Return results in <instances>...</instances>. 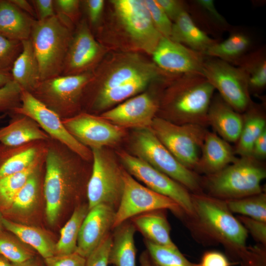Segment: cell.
I'll return each mask as SVG.
<instances>
[{"instance_id":"6f0895ef","label":"cell","mask_w":266,"mask_h":266,"mask_svg":"<svg viewBox=\"0 0 266 266\" xmlns=\"http://www.w3.org/2000/svg\"><path fill=\"white\" fill-rule=\"evenodd\" d=\"M13 264L14 266H45L44 261L36 256L23 262Z\"/></svg>"},{"instance_id":"7c38bea8","label":"cell","mask_w":266,"mask_h":266,"mask_svg":"<svg viewBox=\"0 0 266 266\" xmlns=\"http://www.w3.org/2000/svg\"><path fill=\"white\" fill-rule=\"evenodd\" d=\"M119 157L126 170L135 179L151 190L171 199L186 212L194 214L191 195L186 188L136 156L121 151Z\"/></svg>"},{"instance_id":"816d5d0a","label":"cell","mask_w":266,"mask_h":266,"mask_svg":"<svg viewBox=\"0 0 266 266\" xmlns=\"http://www.w3.org/2000/svg\"><path fill=\"white\" fill-rule=\"evenodd\" d=\"M170 20L174 21L185 10L182 3L175 0H156Z\"/></svg>"},{"instance_id":"4316f807","label":"cell","mask_w":266,"mask_h":266,"mask_svg":"<svg viewBox=\"0 0 266 266\" xmlns=\"http://www.w3.org/2000/svg\"><path fill=\"white\" fill-rule=\"evenodd\" d=\"M158 72L155 67L113 88L100 90L94 102L97 109H102L120 102L142 91L153 79Z\"/></svg>"},{"instance_id":"e0dca14e","label":"cell","mask_w":266,"mask_h":266,"mask_svg":"<svg viewBox=\"0 0 266 266\" xmlns=\"http://www.w3.org/2000/svg\"><path fill=\"white\" fill-rule=\"evenodd\" d=\"M158 108L153 99L143 93L104 112L101 117L123 129H146L151 127Z\"/></svg>"},{"instance_id":"7bdbcfd3","label":"cell","mask_w":266,"mask_h":266,"mask_svg":"<svg viewBox=\"0 0 266 266\" xmlns=\"http://www.w3.org/2000/svg\"><path fill=\"white\" fill-rule=\"evenodd\" d=\"M22 49V42L9 39L0 34V69L11 70Z\"/></svg>"},{"instance_id":"ffe728a7","label":"cell","mask_w":266,"mask_h":266,"mask_svg":"<svg viewBox=\"0 0 266 266\" xmlns=\"http://www.w3.org/2000/svg\"><path fill=\"white\" fill-rule=\"evenodd\" d=\"M237 158L229 142L216 133L207 131L195 169L208 175L213 174L231 164Z\"/></svg>"},{"instance_id":"6da1fadb","label":"cell","mask_w":266,"mask_h":266,"mask_svg":"<svg viewBox=\"0 0 266 266\" xmlns=\"http://www.w3.org/2000/svg\"><path fill=\"white\" fill-rule=\"evenodd\" d=\"M70 25L57 14L35 21L30 39L39 64L40 81L62 75L73 35Z\"/></svg>"},{"instance_id":"ee69618b","label":"cell","mask_w":266,"mask_h":266,"mask_svg":"<svg viewBox=\"0 0 266 266\" xmlns=\"http://www.w3.org/2000/svg\"><path fill=\"white\" fill-rule=\"evenodd\" d=\"M112 242L110 233L87 258L86 266H108V255Z\"/></svg>"},{"instance_id":"f1b7e54d","label":"cell","mask_w":266,"mask_h":266,"mask_svg":"<svg viewBox=\"0 0 266 266\" xmlns=\"http://www.w3.org/2000/svg\"><path fill=\"white\" fill-rule=\"evenodd\" d=\"M174 21L169 38L173 41L203 54L216 42L196 25L186 10Z\"/></svg>"},{"instance_id":"681fc988","label":"cell","mask_w":266,"mask_h":266,"mask_svg":"<svg viewBox=\"0 0 266 266\" xmlns=\"http://www.w3.org/2000/svg\"><path fill=\"white\" fill-rule=\"evenodd\" d=\"M30 1L33 6L37 20L43 21L56 14L54 8V0H32Z\"/></svg>"},{"instance_id":"7a4b0ae2","label":"cell","mask_w":266,"mask_h":266,"mask_svg":"<svg viewBox=\"0 0 266 266\" xmlns=\"http://www.w3.org/2000/svg\"><path fill=\"white\" fill-rule=\"evenodd\" d=\"M214 91L202 74H182L166 99L167 109L175 119L174 123L207 125V114Z\"/></svg>"},{"instance_id":"44dd1931","label":"cell","mask_w":266,"mask_h":266,"mask_svg":"<svg viewBox=\"0 0 266 266\" xmlns=\"http://www.w3.org/2000/svg\"><path fill=\"white\" fill-rule=\"evenodd\" d=\"M207 122L222 139L228 142L236 143L242 128L243 117L220 97L212 100Z\"/></svg>"},{"instance_id":"f35d334b","label":"cell","mask_w":266,"mask_h":266,"mask_svg":"<svg viewBox=\"0 0 266 266\" xmlns=\"http://www.w3.org/2000/svg\"><path fill=\"white\" fill-rule=\"evenodd\" d=\"M244 71L249 89L259 90L266 85V61L264 57H255L241 66Z\"/></svg>"},{"instance_id":"30bf717a","label":"cell","mask_w":266,"mask_h":266,"mask_svg":"<svg viewBox=\"0 0 266 266\" xmlns=\"http://www.w3.org/2000/svg\"><path fill=\"white\" fill-rule=\"evenodd\" d=\"M123 177L124 189L113 229L129 219L144 213L163 209L178 213L181 210L175 201L143 185L124 168Z\"/></svg>"},{"instance_id":"b9f144b4","label":"cell","mask_w":266,"mask_h":266,"mask_svg":"<svg viewBox=\"0 0 266 266\" xmlns=\"http://www.w3.org/2000/svg\"><path fill=\"white\" fill-rule=\"evenodd\" d=\"M153 23L163 36L170 38L172 23L156 0H144Z\"/></svg>"},{"instance_id":"be15d7a7","label":"cell","mask_w":266,"mask_h":266,"mask_svg":"<svg viewBox=\"0 0 266 266\" xmlns=\"http://www.w3.org/2000/svg\"><path fill=\"white\" fill-rule=\"evenodd\" d=\"M5 116H6V114L5 113H3V114H0V120L3 119Z\"/></svg>"},{"instance_id":"83f0119b","label":"cell","mask_w":266,"mask_h":266,"mask_svg":"<svg viewBox=\"0 0 266 266\" xmlns=\"http://www.w3.org/2000/svg\"><path fill=\"white\" fill-rule=\"evenodd\" d=\"M162 210L138 215L132 218V222L145 239L159 245L177 248L170 237L167 220Z\"/></svg>"},{"instance_id":"5bb4252c","label":"cell","mask_w":266,"mask_h":266,"mask_svg":"<svg viewBox=\"0 0 266 266\" xmlns=\"http://www.w3.org/2000/svg\"><path fill=\"white\" fill-rule=\"evenodd\" d=\"M119 20L133 41L152 54L163 36L155 27L144 0L112 1Z\"/></svg>"},{"instance_id":"52a82bcc","label":"cell","mask_w":266,"mask_h":266,"mask_svg":"<svg viewBox=\"0 0 266 266\" xmlns=\"http://www.w3.org/2000/svg\"><path fill=\"white\" fill-rule=\"evenodd\" d=\"M45 161L43 192L45 214L48 222L54 225L74 187V170L68 157L61 149L54 146L46 149Z\"/></svg>"},{"instance_id":"d6a6232c","label":"cell","mask_w":266,"mask_h":266,"mask_svg":"<svg viewBox=\"0 0 266 266\" xmlns=\"http://www.w3.org/2000/svg\"><path fill=\"white\" fill-rule=\"evenodd\" d=\"M37 169L16 194L14 199L0 213L2 216L24 215L29 213L36 206L39 194V175Z\"/></svg>"},{"instance_id":"ba28073f","label":"cell","mask_w":266,"mask_h":266,"mask_svg":"<svg viewBox=\"0 0 266 266\" xmlns=\"http://www.w3.org/2000/svg\"><path fill=\"white\" fill-rule=\"evenodd\" d=\"M91 151L93 164L87 187L88 208L105 204L116 210L124 189L123 168L103 148Z\"/></svg>"},{"instance_id":"8fae6325","label":"cell","mask_w":266,"mask_h":266,"mask_svg":"<svg viewBox=\"0 0 266 266\" xmlns=\"http://www.w3.org/2000/svg\"><path fill=\"white\" fill-rule=\"evenodd\" d=\"M10 113L30 117L49 137L65 146L83 160H89L92 157V151L70 134L63 124L61 117L31 93L22 89L21 104Z\"/></svg>"},{"instance_id":"1f68e13d","label":"cell","mask_w":266,"mask_h":266,"mask_svg":"<svg viewBox=\"0 0 266 266\" xmlns=\"http://www.w3.org/2000/svg\"><path fill=\"white\" fill-rule=\"evenodd\" d=\"M89 211L88 204L75 207L70 218L60 231V236L56 243L55 255H67L76 252L79 233Z\"/></svg>"},{"instance_id":"f546056e","label":"cell","mask_w":266,"mask_h":266,"mask_svg":"<svg viewBox=\"0 0 266 266\" xmlns=\"http://www.w3.org/2000/svg\"><path fill=\"white\" fill-rule=\"evenodd\" d=\"M1 220L4 230L33 249L43 259L55 255L56 243L42 229L18 223L2 216Z\"/></svg>"},{"instance_id":"f907efd6","label":"cell","mask_w":266,"mask_h":266,"mask_svg":"<svg viewBox=\"0 0 266 266\" xmlns=\"http://www.w3.org/2000/svg\"><path fill=\"white\" fill-rule=\"evenodd\" d=\"M240 266H266V255L259 248L247 251L240 260Z\"/></svg>"},{"instance_id":"8d00e7d4","label":"cell","mask_w":266,"mask_h":266,"mask_svg":"<svg viewBox=\"0 0 266 266\" xmlns=\"http://www.w3.org/2000/svg\"><path fill=\"white\" fill-rule=\"evenodd\" d=\"M144 240L151 266H198L187 259L178 248L159 245Z\"/></svg>"},{"instance_id":"2e32d148","label":"cell","mask_w":266,"mask_h":266,"mask_svg":"<svg viewBox=\"0 0 266 266\" xmlns=\"http://www.w3.org/2000/svg\"><path fill=\"white\" fill-rule=\"evenodd\" d=\"M152 54L157 66L166 71L202 74L205 56L169 38L162 36Z\"/></svg>"},{"instance_id":"7dc6e473","label":"cell","mask_w":266,"mask_h":266,"mask_svg":"<svg viewBox=\"0 0 266 266\" xmlns=\"http://www.w3.org/2000/svg\"><path fill=\"white\" fill-rule=\"evenodd\" d=\"M247 232L259 242L266 243V222H262L248 217L241 216L238 218Z\"/></svg>"},{"instance_id":"c3c4849f","label":"cell","mask_w":266,"mask_h":266,"mask_svg":"<svg viewBox=\"0 0 266 266\" xmlns=\"http://www.w3.org/2000/svg\"><path fill=\"white\" fill-rule=\"evenodd\" d=\"M198 266H231L232 263L224 254L218 251H208L203 253Z\"/></svg>"},{"instance_id":"11a10c76","label":"cell","mask_w":266,"mask_h":266,"mask_svg":"<svg viewBox=\"0 0 266 266\" xmlns=\"http://www.w3.org/2000/svg\"><path fill=\"white\" fill-rule=\"evenodd\" d=\"M196 2L205 10L216 22L223 24L226 23L224 18L219 13L216 8L213 0H196Z\"/></svg>"},{"instance_id":"603a6c76","label":"cell","mask_w":266,"mask_h":266,"mask_svg":"<svg viewBox=\"0 0 266 266\" xmlns=\"http://www.w3.org/2000/svg\"><path fill=\"white\" fill-rule=\"evenodd\" d=\"M36 20L10 0H0V34L6 38L21 42L29 39Z\"/></svg>"},{"instance_id":"f6af8a7d","label":"cell","mask_w":266,"mask_h":266,"mask_svg":"<svg viewBox=\"0 0 266 266\" xmlns=\"http://www.w3.org/2000/svg\"><path fill=\"white\" fill-rule=\"evenodd\" d=\"M45 266H86V259L76 252L67 255H55L43 259Z\"/></svg>"},{"instance_id":"3957f363","label":"cell","mask_w":266,"mask_h":266,"mask_svg":"<svg viewBox=\"0 0 266 266\" xmlns=\"http://www.w3.org/2000/svg\"><path fill=\"white\" fill-rule=\"evenodd\" d=\"M194 214L203 226L228 244L229 258L240 260L246 253L248 232L228 208L226 201L198 193L191 195Z\"/></svg>"},{"instance_id":"bcb514c9","label":"cell","mask_w":266,"mask_h":266,"mask_svg":"<svg viewBox=\"0 0 266 266\" xmlns=\"http://www.w3.org/2000/svg\"><path fill=\"white\" fill-rule=\"evenodd\" d=\"M80 3L78 0H54L56 14L71 23L77 14Z\"/></svg>"},{"instance_id":"4fadbf2b","label":"cell","mask_w":266,"mask_h":266,"mask_svg":"<svg viewBox=\"0 0 266 266\" xmlns=\"http://www.w3.org/2000/svg\"><path fill=\"white\" fill-rule=\"evenodd\" d=\"M91 79V74L87 72L60 75L41 81L31 93L61 117L74 110Z\"/></svg>"},{"instance_id":"d4e9b609","label":"cell","mask_w":266,"mask_h":266,"mask_svg":"<svg viewBox=\"0 0 266 266\" xmlns=\"http://www.w3.org/2000/svg\"><path fill=\"white\" fill-rule=\"evenodd\" d=\"M22 49L10 72L12 79L20 87L32 93L40 82L39 64L30 38L22 41Z\"/></svg>"},{"instance_id":"cb8c5ba5","label":"cell","mask_w":266,"mask_h":266,"mask_svg":"<svg viewBox=\"0 0 266 266\" xmlns=\"http://www.w3.org/2000/svg\"><path fill=\"white\" fill-rule=\"evenodd\" d=\"M37 142L19 147L0 144V177L22 171L42 157L43 148Z\"/></svg>"},{"instance_id":"e575fe53","label":"cell","mask_w":266,"mask_h":266,"mask_svg":"<svg viewBox=\"0 0 266 266\" xmlns=\"http://www.w3.org/2000/svg\"><path fill=\"white\" fill-rule=\"evenodd\" d=\"M42 157L22 171L0 177V212L8 206L30 176L39 168Z\"/></svg>"},{"instance_id":"60d3db41","label":"cell","mask_w":266,"mask_h":266,"mask_svg":"<svg viewBox=\"0 0 266 266\" xmlns=\"http://www.w3.org/2000/svg\"><path fill=\"white\" fill-rule=\"evenodd\" d=\"M21 90L13 80L0 87V112H11L20 105Z\"/></svg>"},{"instance_id":"d6986e66","label":"cell","mask_w":266,"mask_h":266,"mask_svg":"<svg viewBox=\"0 0 266 266\" xmlns=\"http://www.w3.org/2000/svg\"><path fill=\"white\" fill-rule=\"evenodd\" d=\"M100 47L86 22L80 24L72 38L61 75L85 73L98 59Z\"/></svg>"},{"instance_id":"5b68a950","label":"cell","mask_w":266,"mask_h":266,"mask_svg":"<svg viewBox=\"0 0 266 266\" xmlns=\"http://www.w3.org/2000/svg\"><path fill=\"white\" fill-rule=\"evenodd\" d=\"M133 145L136 157L176 181L188 191L197 192L200 189V181L197 175L173 156L151 128L136 130Z\"/></svg>"},{"instance_id":"7402d4cb","label":"cell","mask_w":266,"mask_h":266,"mask_svg":"<svg viewBox=\"0 0 266 266\" xmlns=\"http://www.w3.org/2000/svg\"><path fill=\"white\" fill-rule=\"evenodd\" d=\"M9 123L0 128V144L8 147H19L33 142L49 140L46 133L30 117L16 114Z\"/></svg>"},{"instance_id":"ac0fdd59","label":"cell","mask_w":266,"mask_h":266,"mask_svg":"<svg viewBox=\"0 0 266 266\" xmlns=\"http://www.w3.org/2000/svg\"><path fill=\"white\" fill-rule=\"evenodd\" d=\"M116 211L105 204L89 209L79 233L76 253L86 259L100 245L113 229Z\"/></svg>"},{"instance_id":"680465c9","label":"cell","mask_w":266,"mask_h":266,"mask_svg":"<svg viewBox=\"0 0 266 266\" xmlns=\"http://www.w3.org/2000/svg\"><path fill=\"white\" fill-rule=\"evenodd\" d=\"M13 80L10 70L0 69V87Z\"/></svg>"},{"instance_id":"db71d44e","label":"cell","mask_w":266,"mask_h":266,"mask_svg":"<svg viewBox=\"0 0 266 266\" xmlns=\"http://www.w3.org/2000/svg\"><path fill=\"white\" fill-rule=\"evenodd\" d=\"M251 156L260 161L266 157V129L256 140L253 147Z\"/></svg>"},{"instance_id":"836d02e7","label":"cell","mask_w":266,"mask_h":266,"mask_svg":"<svg viewBox=\"0 0 266 266\" xmlns=\"http://www.w3.org/2000/svg\"><path fill=\"white\" fill-rule=\"evenodd\" d=\"M250 44L249 38L242 33L231 34L220 43H215L205 52V56L229 62L240 57Z\"/></svg>"},{"instance_id":"6125c7cd","label":"cell","mask_w":266,"mask_h":266,"mask_svg":"<svg viewBox=\"0 0 266 266\" xmlns=\"http://www.w3.org/2000/svg\"><path fill=\"white\" fill-rule=\"evenodd\" d=\"M1 217H2V215L0 214V232L4 230L1 223Z\"/></svg>"},{"instance_id":"9a60e30c","label":"cell","mask_w":266,"mask_h":266,"mask_svg":"<svg viewBox=\"0 0 266 266\" xmlns=\"http://www.w3.org/2000/svg\"><path fill=\"white\" fill-rule=\"evenodd\" d=\"M70 134L87 148H102L114 145L125 135V130L103 119L83 113L62 118Z\"/></svg>"},{"instance_id":"9c48e42d","label":"cell","mask_w":266,"mask_h":266,"mask_svg":"<svg viewBox=\"0 0 266 266\" xmlns=\"http://www.w3.org/2000/svg\"><path fill=\"white\" fill-rule=\"evenodd\" d=\"M202 75L234 110L240 113L248 109L251 103L249 89L246 75L241 67L208 57L205 58Z\"/></svg>"},{"instance_id":"74e56055","label":"cell","mask_w":266,"mask_h":266,"mask_svg":"<svg viewBox=\"0 0 266 266\" xmlns=\"http://www.w3.org/2000/svg\"><path fill=\"white\" fill-rule=\"evenodd\" d=\"M0 255L13 264L23 262L36 256L33 250L5 230L0 232Z\"/></svg>"},{"instance_id":"277c9868","label":"cell","mask_w":266,"mask_h":266,"mask_svg":"<svg viewBox=\"0 0 266 266\" xmlns=\"http://www.w3.org/2000/svg\"><path fill=\"white\" fill-rule=\"evenodd\" d=\"M266 170L260 161L252 156L238 158L220 171L208 175L207 185L216 197L229 200L263 192L262 182Z\"/></svg>"},{"instance_id":"91938a15","label":"cell","mask_w":266,"mask_h":266,"mask_svg":"<svg viewBox=\"0 0 266 266\" xmlns=\"http://www.w3.org/2000/svg\"><path fill=\"white\" fill-rule=\"evenodd\" d=\"M140 266H151L147 251L143 252L139 257Z\"/></svg>"},{"instance_id":"8992f818","label":"cell","mask_w":266,"mask_h":266,"mask_svg":"<svg viewBox=\"0 0 266 266\" xmlns=\"http://www.w3.org/2000/svg\"><path fill=\"white\" fill-rule=\"evenodd\" d=\"M150 128L181 164L192 170L196 168L207 132L204 126L195 124H177L155 117Z\"/></svg>"},{"instance_id":"9f6ffc18","label":"cell","mask_w":266,"mask_h":266,"mask_svg":"<svg viewBox=\"0 0 266 266\" xmlns=\"http://www.w3.org/2000/svg\"><path fill=\"white\" fill-rule=\"evenodd\" d=\"M20 9L34 18L36 16L33 6L30 0H10Z\"/></svg>"},{"instance_id":"f5cc1de1","label":"cell","mask_w":266,"mask_h":266,"mask_svg":"<svg viewBox=\"0 0 266 266\" xmlns=\"http://www.w3.org/2000/svg\"><path fill=\"white\" fill-rule=\"evenodd\" d=\"M88 19L90 23L96 24L99 21L103 8L102 0H87L84 1Z\"/></svg>"},{"instance_id":"ab89813d","label":"cell","mask_w":266,"mask_h":266,"mask_svg":"<svg viewBox=\"0 0 266 266\" xmlns=\"http://www.w3.org/2000/svg\"><path fill=\"white\" fill-rule=\"evenodd\" d=\"M153 66L146 68L140 65L127 64L114 70L106 78L100 90H105L129 81L148 71Z\"/></svg>"},{"instance_id":"d590c367","label":"cell","mask_w":266,"mask_h":266,"mask_svg":"<svg viewBox=\"0 0 266 266\" xmlns=\"http://www.w3.org/2000/svg\"><path fill=\"white\" fill-rule=\"evenodd\" d=\"M232 212L266 222V194L261 193L239 199L226 200Z\"/></svg>"},{"instance_id":"94428289","label":"cell","mask_w":266,"mask_h":266,"mask_svg":"<svg viewBox=\"0 0 266 266\" xmlns=\"http://www.w3.org/2000/svg\"><path fill=\"white\" fill-rule=\"evenodd\" d=\"M0 266H14V264L5 257L0 255Z\"/></svg>"},{"instance_id":"4dcf8cb0","label":"cell","mask_w":266,"mask_h":266,"mask_svg":"<svg viewBox=\"0 0 266 266\" xmlns=\"http://www.w3.org/2000/svg\"><path fill=\"white\" fill-rule=\"evenodd\" d=\"M243 117L242 128L234 150L240 157H250L256 140L266 129V121L263 115L254 109Z\"/></svg>"},{"instance_id":"484cf974","label":"cell","mask_w":266,"mask_h":266,"mask_svg":"<svg viewBox=\"0 0 266 266\" xmlns=\"http://www.w3.org/2000/svg\"><path fill=\"white\" fill-rule=\"evenodd\" d=\"M108 255L113 266H135L136 249L134 236L136 228L128 221L115 228Z\"/></svg>"}]
</instances>
